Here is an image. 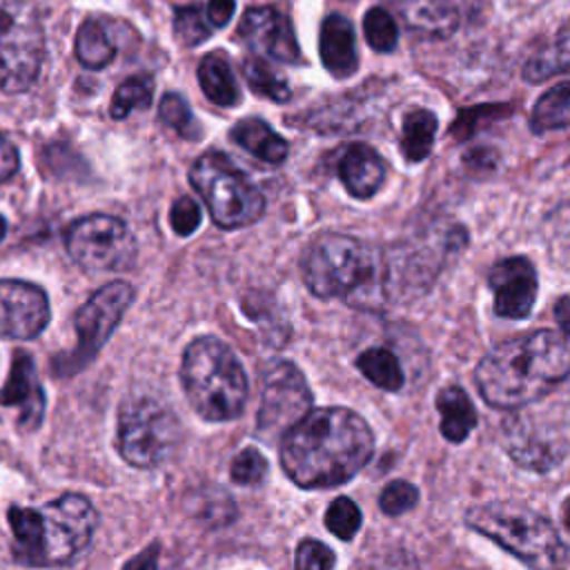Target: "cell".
I'll return each instance as SVG.
<instances>
[{
	"label": "cell",
	"instance_id": "3957f363",
	"mask_svg": "<svg viewBox=\"0 0 570 570\" xmlns=\"http://www.w3.org/2000/svg\"><path fill=\"white\" fill-rule=\"evenodd\" d=\"M180 383L189 405L205 421H232L247 401V376L227 343L196 336L183 352Z\"/></svg>",
	"mask_w": 570,
	"mask_h": 570
},
{
	"label": "cell",
	"instance_id": "2e32d148",
	"mask_svg": "<svg viewBox=\"0 0 570 570\" xmlns=\"http://www.w3.org/2000/svg\"><path fill=\"white\" fill-rule=\"evenodd\" d=\"M503 439L512 461L534 472H548L566 456V443L557 436H546L525 416L505 421Z\"/></svg>",
	"mask_w": 570,
	"mask_h": 570
},
{
	"label": "cell",
	"instance_id": "1f68e13d",
	"mask_svg": "<svg viewBox=\"0 0 570 570\" xmlns=\"http://www.w3.org/2000/svg\"><path fill=\"white\" fill-rule=\"evenodd\" d=\"M158 118L171 127L178 136L187 138V140H198L203 136V129L198 125V120L194 118L187 100L180 94H165L160 98V107H158Z\"/></svg>",
	"mask_w": 570,
	"mask_h": 570
},
{
	"label": "cell",
	"instance_id": "277c9868",
	"mask_svg": "<svg viewBox=\"0 0 570 570\" xmlns=\"http://www.w3.org/2000/svg\"><path fill=\"white\" fill-rule=\"evenodd\" d=\"M468 525L512 552L530 570H568L570 550L550 519L519 501H490L468 510Z\"/></svg>",
	"mask_w": 570,
	"mask_h": 570
},
{
	"label": "cell",
	"instance_id": "30bf717a",
	"mask_svg": "<svg viewBox=\"0 0 570 570\" xmlns=\"http://www.w3.org/2000/svg\"><path fill=\"white\" fill-rule=\"evenodd\" d=\"M65 247L85 272H120L136 258V238L129 227L109 214H89L65 229Z\"/></svg>",
	"mask_w": 570,
	"mask_h": 570
},
{
	"label": "cell",
	"instance_id": "5bb4252c",
	"mask_svg": "<svg viewBox=\"0 0 570 570\" xmlns=\"http://www.w3.org/2000/svg\"><path fill=\"white\" fill-rule=\"evenodd\" d=\"M238 40L256 56H267L276 62H298L301 47L292 22L274 7H249L238 22Z\"/></svg>",
	"mask_w": 570,
	"mask_h": 570
},
{
	"label": "cell",
	"instance_id": "ffe728a7",
	"mask_svg": "<svg viewBox=\"0 0 570 570\" xmlns=\"http://www.w3.org/2000/svg\"><path fill=\"white\" fill-rule=\"evenodd\" d=\"M410 31L425 38H448L459 27V11L450 0H396Z\"/></svg>",
	"mask_w": 570,
	"mask_h": 570
},
{
	"label": "cell",
	"instance_id": "44dd1931",
	"mask_svg": "<svg viewBox=\"0 0 570 570\" xmlns=\"http://www.w3.org/2000/svg\"><path fill=\"white\" fill-rule=\"evenodd\" d=\"M229 138L243 147L247 154H252L254 158L269 163V165H278L287 158V142L283 136H278L265 120L261 118H243L238 120L232 131Z\"/></svg>",
	"mask_w": 570,
	"mask_h": 570
},
{
	"label": "cell",
	"instance_id": "f1b7e54d",
	"mask_svg": "<svg viewBox=\"0 0 570 570\" xmlns=\"http://www.w3.org/2000/svg\"><path fill=\"white\" fill-rule=\"evenodd\" d=\"M356 367L370 383H374L381 390L394 392V390H401L403 385L401 363L394 356V352L385 347H370L361 352L356 358Z\"/></svg>",
	"mask_w": 570,
	"mask_h": 570
},
{
	"label": "cell",
	"instance_id": "ab89813d",
	"mask_svg": "<svg viewBox=\"0 0 570 570\" xmlns=\"http://www.w3.org/2000/svg\"><path fill=\"white\" fill-rule=\"evenodd\" d=\"M169 223L171 229L178 236H189L196 232V227L200 225V207L191 196H180L174 200L171 209H169Z\"/></svg>",
	"mask_w": 570,
	"mask_h": 570
},
{
	"label": "cell",
	"instance_id": "7dc6e473",
	"mask_svg": "<svg viewBox=\"0 0 570 570\" xmlns=\"http://www.w3.org/2000/svg\"><path fill=\"white\" fill-rule=\"evenodd\" d=\"M4 234H7V220L0 216V240L4 238Z\"/></svg>",
	"mask_w": 570,
	"mask_h": 570
},
{
	"label": "cell",
	"instance_id": "cb8c5ba5",
	"mask_svg": "<svg viewBox=\"0 0 570 570\" xmlns=\"http://www.w3.org/2000/svg\"><path fill=\"white\" fill-rule=\"evenodd\" d=\"M198 82L203 94L218 107H234L240 100L236 76L223 51H212L200 60Z\"/></svg>",
	"mask_w": 570,
	"mask_h": 570
},
{
	"label": "cell",
	"instance_id": "83f0119b",
	"mask_svg": "<svg viewBox=\"0 0 570 570\" xmlns=\"http://www.w3.org/2000/svg\"><path fill=\"white\" fill-rule=\"evenodd\" d=\"M530 127L534 134L570 127V82L548 89L532 107Z\"/></svg>",
	"mask_w": 570,
	"mask_h": 570
},
{
	"label": "cell",
	"instance_id": "74e56055",
	"mask_svg": "<svg viewBox=\"0 0 570 570\" xmlns=\"http://www.w3.org/2000/svg\"><path fill=\"white\" fill-rule=\"evenodd\" d=\"M416 503H419V490L412 483L401 479L390 481L379 494V508L390 517L403 514L412 510Z\"/></svg>",
	"mask_w": 570,
	"mask_h": 570
},
{
	"label": "cell",
	"instance_id": "603a6c76",
	"mask_svg": "<svg viewBox=\"0 0 570 570\" xmlns=\"http://www.w3.org/2000/svg\"><path fill=\"white\" fill-rule=\"evenodd\" d=\"M13 532V559L24 566H42V514L33 508L11 505L7 512Z\"/></svg>",
	"mask_w": 570,
	"mask_h": 570
},
{
	"label": "cell",
	"instance_id": "7402d4cb",
	"mask_svg": "<svg viewBox=\"0 0 570 570\" xmlns=\"http://www.w3.org/2000/svg\"><path fill=\"white\" fill-rule=\"evenodd\" d=\"M434 403L441 414V434L452 443L465 441L476 425V412L465 390L459 385H445L439 390Z\"/></svg>",
	"mask_w": 570,
	"mask_h": 570
},
{
	"label": "cell",
	"instance_id": "4dcf8cb0",
	"mask_svg": "<svg viewBox=\"0 0 570 570\" xmlns=\"http://www.w3.org/2000/svg\"><path fill=\"white\" fill-rule=\"evenodd\" d=\"M151 98H154V78L147 76V73L131 76L125 82H120L118 89L114 91L109 114L116 120L127 118L134 109L149 107Z\"/></svg>",
	"mask_w": 570,
	"mask_h": 570
},
{
	"label": "cell",
	"instance_id": "bcb514c9",
	"mask_svg": "<svg viewBox=\"0 0 570 570\" xmlns=\"http://www.w3.org/2000/svg\"><path fill=\"white\" fill-rule=\"evenodd\" d=\"M563 519H566V525L570 530V497L563 501Z\"/></svg>",
	"mask_w": 570,
	"mask_h": 570
},
{
	"label": "cell",
	"instance_id": "7a4b0ae2",
	"mask_svg": "<svg viewBox=\"0 0 570 570\" xmlns=\"http://www.w3.org/2000/svg\"><path fill=\"white\" fill-rule=\"evenodd\" d=\"M570 376V341L554 330H534L492 347L476 365L483 401L497 410L528 405Z\"/></svg>",
	"mask_w": 570,
	"mask_h": 570
},
{
	"label": "cell",
	"instance_id": "d6986e66",
	"mask_svg": "<svg viewBox=\"0 0 570 570\" xmlns=\"http://www.w3.org/2000/svg\"><path fill=\"white\" fill-rule=\"evenodd\" d=\"M338 176L345 189L354 198H372L385 178V167L381 156L363 142H356L345 149L338 160Z\"/></svg>",
	"mask_w": 570,
	"mask_h": 570
},
{
	"label": "cell",
	"instance_id": "8fae6325",
	"mask_svg": "<svg viewBox=\"0 0 570 570\" xmlns=\"http://www.w3.org/2000/svg\"><path fill=\"white\" fill-rule=\"evenodd\" d=\"M42 566H62L89 543L98 523L96 508L82 494H62L42 510Z\"/></svg>",
	"mask_w": 570,
	"mask_h": 570
},
{
	"label": "cell",
	"instance_id": "f35d334b",
	"mask_svg": "<svg viewBox=\"0 0 570 570\" xmlns=\"http://www.w3.org/2000/svg\"><path fill=\"white\" fill-rule=\"evenodd\" d=\"M296 570H332L334 552L318 539H303L296 548Z\"/></svg>",
	"mask_w": 570,
	"mask_h": 570
},
{
	"label": "cell",
	"instance_id": "6da1fadb",
	"mask_svg": "<svg viewBox=\"0 0 570 570\" xmlns=\"http://www.w3.org/2000/svg\"><path fill=\"white\" fill-rule=\"evenodd\" d=\"M374 452L367 421L347 407L309 410L281 436V465L305 490L350 481Z\"/></svg>",
	"mask_w": 570,
	"mask_h": 570
},
{
	"label": "cell",
	"instance_id": "d4e9b609",
	"mask_svg": "<svg viewBox=\"0 0 570 570\" xmlns=\"http://www.w3.org/2000/svg\"><path fill=\"white\" fill-rule=\"evenodd\" d=\"M76 58L87 69H102L116 58V42L100 18H87L76 31Z\"/></svg>",
	"mask_w": 570,
	"mask_h": 570
},
{
	"label": "cell",
	"instance_id": "ee69618b",
	"mask_svg": "<svg viewBox=\"0 0 570 570\" xmlns=\"http://www.w3.org/2000/svg\"><path fill=\"white\" fill-rule=\"evenodd\" d=\"M158 552H160V546L158 543H151L147 546L142 552L134 554L122 570H158Z\"/></svg>",
	"mask_w": 570,
	"mask_h": 570
},
{
	"label": "cell",
	"instance_id": "484cf974",
	"mask_svg": "<svg viewBox=\"0 0 570 570\" xmlns=\"http://www.w3.org/2000/svg\"><path fill=\"white\" fill-rule=\"evenodd\" d=\"M436 134V116L430 109L414 107L403 116L401 154L407 163H421L430 156Z\"/></svg>",
	"mask_w": 570,
	"mask_h": 570
},
{
	"label": "cell",
	"instance_id": "52a82bcc",
	"mask_svg": "<svg viewBox=\"0 0 570 570\" xmlns=\"http://www.w3.org/2000/svg\"><path fill=\"white\" fill-rule=\"evenodd\" d=\"M45 29L36 0H0V89L27 91L40 76Z\"/></svg>",
	"mask_w": 570,
	"mask_h": 570
},
{
	"label": "cell",
	"instance_id": "4316f807",
	"mask_svg": "<svg viewBox=\"0 0 570 570\" xmlns=\"http://www.w3.org/2000/svg\"><path fill=\"white\" fill-rule=\"evenodd\" d=\"M557 73H570V18L561 24L550 47L532 56L523 67V78L541 82Z\"/></svg>",
	"mask_w": 570,
	"mask_h": 570
},
{
	"label": "cell",
	"instance_id": "60d3db41",
	"mask_svg": "<svg viewBox=\"0 0 570 570\" xmlns=\"http://www.w3.org/2000/svg\"><path fill=\"white\" fill-rule=\"evenodd\" d=\"M499 160V154L490 147H472L470 151L463 154V165L472 174H490L494 171Z\"/></svg>",
	"mask_w": 570,
	"mask_h": 570
},
{
	"label": "cell",
	"instance_id": "836d02e7",
	"mask_svg": "<svg viewBox=\"0 0 570 570\" xmlns=\"http://www.w3.org/2000/svg\"><path fill=\"white\" fill-rule=\"evenodd\" d=\"M363 31H365V40L374 51L387 53L396 49L399 42V27L394 22V18L383 9V7H372L367 9L365 18H363Z\"/></svg>",
	"mask_w": 570,
	"mask_h": 570
},
{
	"label": "cell",
	"instance_id": "d590c367",
	"mask_svg": "<svg viewBox=\"0 0 570 570\" xmlns=\"http://www.w3.org/2000/svg\"><path fill=\"white\" fill-rule=\"evenodd\" d=\"M510 114V105H479L474 109H465L459 114V118L452 122L450 136L456 140H468L472 134H476L485 122L501 118Z\"/></svg>",
	"mask_w": 570,
	"mask_h": 570
},
{
	"label": "cell",
	"instance_id": "f546056e",
	"mask_svg": "<svg viewBox=\"0 0 570 570\" xmlns=\"http://www.w3.org/2000/svg\"><path fill=\"white\" fill-rule=\"evenodd\" d=\"M243 76L249 85V89L263 98L285 102L289 100V87L283 76H278L263 56H249L243 62Z\"/></svg>",
	"mask_w": 570,
	"mask_h": 570
},
{
	"label": "cell",
	"instance_id": "ba28073f",
	"mask_svg": "<svg viewBox=\"0 0 570 570\" xmlns=\"http://www.w3.org/2000/svg\"><path fill=\"white\" fill-rule=\"evenodd\" d=\"M178 421L174 412L154 399H131L120 405L116 448L120 456L140 470L165 463L178 445Z\"/></svg>",
	"mask_w": 570,
	"mask_h": 570
},
{
	"label": "cell",
	"instance_id": "7c38bea8",
	"mask_svg": "<svg viewBox=\"0 0 570 570\" xmlns=\"http://www.w3.org/2000/svg\"><path fill=\"white\" fill-rule=\"evenodd\" d=\"M256 428L265 436H283L312 410V392L303 372L292 361H272L263 374Z\"/></svg>",
	"mask_w": 570,
	"mask_h": 570
},
{
	"label": "cell",
	"instance_id": "d6a6232c",
	"mask_svg": "<svg viewBox=\"0 0 570 570\" xmlns=\"http://www.w3.org/2000/svg\"><path fill=\"white\" fill-rule=\"evenodd\" d=\"M174 33L185 47H196L212 36V24L205 9L198 4H185L174 11Z\"/></svg>",
	"mask_w": 570,
	"mask_h": 570
},
{
	"label": "cell",
	"instance_id": "8d00e7d4",
	"mask_svg": "<svg viewBox=\"0 0 570 570\" xmlns=\"http://www.w3.org/2000/svg\"><path fill=\"white\" fill-rule=\"evenodd\" d=\"M267 459L256 448H245L234 456L229 476L238 485H258L267 476Z\"/></svg>",
	"mask_w": 570,
	"mask_h": 570
},
{
	"label": "cell",
	"instance_id": "b9f144b4",
	"mask_svg": "<svg viewBox=\"0 0 570 570\" xmlns=\"http://www.w3.org/2000/svg\"><path fill=\"white\" fill-rule=\"evenodd\" d=\"M20 167L18 149L0 134V183L9 180Z\"/></svg>",
	"mask_w": 570,
	"mask_h": 570
},
{
	"label": "cell",
	"instance_id": "9c48e42d",
	"mask_svg": "<svg viewBox=\"0 0 570 570\" xmlns=\"http://www.w3.org/2000/svg\"><path fill=\"white\" fill-rule=\"evenodd\" d=\"M131 301L134 287L127 281H111L96 289L73 316V327L78 334L76 350L51 358V372L56 376H71L80 372L107 343Z\"/></svg>",
	"mask_w": 570,
	"mask_h": 570
},
{
	"label": "cell",
	"instance_id": "5b68a950",
	"mask_svg": "<svg viewBox=\"0 0 570 570\" xmlns=\"http://www.w3.org/2000/svg\"><path fill=\"white\" fill-rule=\"evenodd\" d=\"M307 289L318 298H338L365 289L381 274V252L354 236L318 234L301 258Z\"/></svg>",
	"mask_w": 570,
	"mask_h": 570
},
{
	"label": "cell",
	"instance_id": "8992f818",
	"mask_svg": "<svg viewBox=\"0 0 570 570\" xmlns=\"http://www.w3.org/2000/svg\"><path fill=\"white\" fill-rule=\"evenodd\" d=\"M189 183L205 200L212 220L223 229L256 223L265 212L263 194L220 151H205L189 169Z\"/></svg>",
	"mask_w": 570,
	"mask_h": 570
},
{
	"label": "cell",
	"instance_id": "f6af8a7d",
	"mask_svg": "<svg viewBox=\"0 0 570 570\" xmlns=\"http://www.w3.org/2000/svg\"><path fill=\"white\" fill-rule=\"evenodd\" d=\"M554 318L566 336H570V296H561L554 303Z\"/></svg>",
	"mask_w": 570,
	"mask_h": 570
},
{
	"label": "cell",
	"instance_id": "4fadbf2b",
	"mask_svg": "<svg viewBox=\"0 0 570 570\" xmlns=\"http://www.w3.org/2000/svg\"><path fill=\"white\" fill-rule=\"evenodd\" d=\"M49 298L42 287L18 281H0V336L9 341L36 338L49 323Z\"/></svg>",
	"mask_w": 570,
	"mask_h": 570
},
{
	"label": "cell",
	"instance_id": "7bdbcfd3",
	"mask_svg": "<svg viewBox=\"0 0 570 570\" xmlns=\"http://www.w3.org/2000/svg\"><path fill=\"white\" fill-rule=\"evenodd\" d=\"M234 9H236L234 0H209L207 9H205V16H207L212 27L220 29L229 22V18L234 16Z\"/></svg>",
	"mask_w": 570,
	"mask_h": 570
},
{
	"label": "cell",
	"instance_id": "9a60e30c",
	"mask_svg": "<svg viewBox=\"0 0 570 570\" xmlns=\"http://www.w3.org/2000/svg\"><path fill=\"white\" fill-rule=\"evenodd\" d=\"M488 285L494 292V312L503 318H525L537 301V272L525 256H510L492 265Z\"/></svg>",
	"mask_w": 570,
	"mask_h": 570
},
{
	"label": "cell",
	"instance_id": "e575fe53",
	"mask_svg": "<svg viewBox=\"0 0 570 570\" xmlns=\"http://www.w3.org/2000/svg\"><path fill=\"white\" fill-rule=\"evenodd\" d=\"M361 521H363V517H361L358 505H356L352 499H347V497H336V499L330 503L327 512H325V525H327V530H330L334 537L343 539V541H350V539L358 532Z\"/></svg>",
	"mask_w": 570,
	"mask_h": 570
},
{
	"label": "cell",
	"instance_id": "ac0fdd59",
	"mask_svg": "<svg viewBox=\"0 0 570 570\" xmlns=\"http://www.w3.org/2000/svg\"><path fill=\"white\" fill-rule=\"evenodd\" d=\"M318 51H321L323 67L334 78L352 76L358 67L356 36H354L352 22L341 13H330L321 24Z\"/></svg>",
	"mask_w": 570,
	"mask_h": 570
},
{
	"label": "cell",
	"instance_id": "e0dca14e",
	"mask_svg": "<svg viewBox=\"0 0 570 570\" xmlns=\"http://www.w3.org/2000/svg\"><path fill=\"white\" fill-rule=\"evenodd\" d=\"M0 405H18L20 419L18 428L22 432H33L40 428L45 414V394L36 376V365L29 352H13L11 370L4 387L0 390Z\"/></svg>",
	"mask_w": 570,
	"mask_h": 570
}]
</instances>
